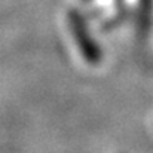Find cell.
<instances>
[{
	"instance_id": "6da1fadb",
	"label": "cell",
	"mask_w": 153,
	"mask_h": 153,
	"mask_svg": "<svg viewBox=\"0 0 153 153\" xmlns=\"http://www.w3.org/2000/svg\"><path fill=\"white\" fill-rule=\"evenodd\" d=\"M70 21H71V28H73V34L76 37V42L80 48V52L83 53V56L86 58L88 62L91 64H97L100 61V49L98 46L95 45V42L91 39L88 30H86V25L83 22V19L79 16V13L76 12H71L70 15Z\"/></svg>"
}]
</instances>
